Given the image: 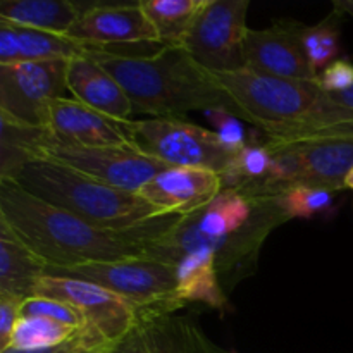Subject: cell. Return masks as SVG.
I'll return each instance as SVG.
<instances>
[{
  "instance_id": "44dd1931",
  "label": "cell",
  "mask_w": 353,
  "mask_h": 353,
  "mask_svg": "<svg viewBox=\"0 0 353 353\" xmlns=\"http://www.w3.org/2000/svg\"><path fill=\"white\" fill-rule=\"evenodd\" d=\"M174 269L178 299L183 303H203L216 310L228 305L214 250L207 247L193 248L174 262Z\"/></svg>"
},
{
  "instance_id": "1f68e13d",
  "label": "cell",
  "mask_w": 353,
  "mask_h": 353,
  "mask_svg": "<svg viewBox=\"0 0 353 353\" xmlns=\"http://www.w3.org/2000/svg\"><path fill=\"white\" fill-rule=\"evenodd\" d=\"M107 353H148L147 347L143 343V338H141L138 327L134 331H131L126 338H123L117 343L110 345Z\"/></svg>"
},
{
  "instance_id": "d4e9b609",
  "label": "cell",
  "mask_w": 353,
  "mask_h": 353,
  "mask_svg": "<svg viewBox=\"0 0 353 353\" xmlns=\"http://www.w3.org/2000/svg\"><path fill=\"white\" fill-rule=\"evenodd\" d=\"M340 17L341 14L334 10L326 19L305 26L303 31V50L317 74L333 64L340 52Z\"/></svg>"
},
{
  "instance_id": "2e32d148",
  "label": "cell",
  "mask_w": 353,
  "mask_h": 353,
  "mask_svg": "<svg viewBox=\"0 0 353 353\" xmlns=\"http://www.w3.org/2000/svg\"><path fill=\"white\" fill-rule=\"evenodd\" d=\"M103 48L83 43L68 34L31 30L0 19V64L38 61H71L100 54Z\"/></svg>"
},
{
  "instance_id": "83f0119b",
  "label": "cell",
  "mask_w": 353,
  "mask_h": 353,
  "mask_svg": "<svg viewBox=\"0 0 353 353\" xmlns=\"http://www.w3.org/2000/svg\"><path fill=\"white\" fill-rule=\"evenodd\" d=\"M205 117L214 124V133L221 138L224 147H228L233 152L243 150L248 145L247 133L241 124V119L234 116L233 112L226 109H212L207 110Z\"/></svg>"
},
{
  "instance_id": "ba28073f",
  "label": "cell",
  "mask_w": 353,
  "mask_h": 353,
  "mask_svg": "<svg viewBox=\"0 0 353 353\" xmlns=\"http://www.w3.org/2000/svg\"><path fill=\"white\" fill-rule=\"evenodd\" d=\"M34 155L61 162L105 185L133 193L169 168L134 147H88L55 137L48 130L41 134Z\"/></svg>"
},
{
  "instance_id": "cb8c5ba5",
  "label": "cell",
  "mask_w": 353,
  "mask_h": 353,
  "mask_svg": "<svg viewBox=\"0 0 353 353\" xmlns=\"http://www.w3.org/2000/svg\"><path fill=\"white\" fill-rule=\"evenodd\" d=\"M81 330H74V327L43 319V317L21 316L10 334L9 347L21 348V350L55 347L74 338Z\"/></svg>"
},
{
  "instance_id": "52a82bcc",
  "label": "cell",
  "mask_w": 353,
  "mask_h": 353,
  "mask_svg": "<svg viewBox=\"0 0 353 353\" xmlns=\"http://www.w3.org/2000/svg\"><path fill=\"white\" fill-rule=\"evenodd\" d=\"M47 276L95 283L126 300L138 312L152 309H183L178 299L174 265L150 257L93 262L76 268L48 265Z\"/></svg>"
},
{
  "instance_id": "4316f807",
  "label": "cell",
  "mask_w": 353,
  "mask_h": 353,
  "mask_svg": "<svg viewBox=\"0 0 353 353\" xmlns=\"http://www.w3.org/2000/svg\"><path fill=\"white\" fill-rule=\"evenodd\" d=\"M21 316L24 317H43V319L54 321V323L64 324V326L81 330L86 327L85 317L78 312L68 302L50 296H31L26 299L21 305Z\"/></svg>"
},
{
  "instance_id": "d6986e66",
  "label": "cell",
  "mask_w": 353,
  "mask_h": 353,
  "mask_svg": "<svg viewBox=\"0 0 353 353\" xmlns=\"http://www.w3.org/2000/svg\"><path fill=\"white\" fill-rule=\"evenodd\" d=\"M292 143L302 157L299 186H314L334 193L345 188V179L353 169V137L314 138Z\"/></svg>"
},
{
  "instance_id": "ac0fdd59",
  "label": "cell",
  "mask_w": 353,
  "mask_h": 353,
  "mask_svg": "<svg viewBox=\"0 0 353 353\" xmlns=\"http://www.w3.org/2000/svg\"><path fill=\"white\" fill-rule=\"evenodd\" d=\"M181 309H152L138 312V331L148 353H219L195 321Z\"/></svg>"
},
{
  "instance_id": "5bb4252c",
  "label": "cell",
  "mask_w": 353,
  "mask_h": 353,
  "mask_svg": "<svg viewBox=\"0 0 353 353\" xmlns=\"http://www.w3.org/2000/svg\"><path fill=\"white\" fill-rule=\"evenodd\" d=\"M224 190L216 172L192 168H168L138 192L159 210L171 216H190L209 205Z\"/></svg>"
},
{
  "instance_id": "836d02e7",
  "label": "cell",
  "mask_w": 353,
  "mask_h": 353,
  "mask_svg": "<svg viewBox=\"0 0 353 353\" xmlns=\"http://www.w3.org/2000/svg\"><path fill=\"white\" fill-rule=\"evenodd\" d=\"M109 347H103V348H85V350H79L76 353H107Z\"/></svg>"
},
{
  "instance_id": "ffe728a7",
  "label": "cell",
  "mask_w": 353,
  "mask_h": 353,
  "mask_svg": "<svg viewBox=\"0 0 353 353\" xmlns=\"http://www.w3.org/2000/svg\"><path fill=\"white\" fill-rule=\"evenodd\" d=\"M48 264L0 221V292L19 300L37 295Z\"/></svg>"
},
{
  "instance_id": "3957f363",
  "label": "cell",
  "mask_w": 353,
  "mask_h": 353,
  "mask_svg": "<svg viewBox=\"0 0 353 353\" xmlns=\"http://www.w3.org/2000/svg\"><path fill=\"white\" fill-rule=\"evenodd\" d=\"M92 57L116 78L138 112L154 117H179L190 110L233 112L212 74L183 47H162L148 55L100 52Z\"/></svg>"
},
{
  "instance_id": "7402d4cb",
  "label": "cell",
  "mask_w": 353,
  "mask_h": 353,
  "mask_svg": "<svg viewBox=\"0 0 353 353\" xmlns=\"http://www.w3.org/2000/svg\"><path fill=\"white\" fill-rule=\"evenodd\" d=\"M81 14V3L71 0H3L0 3V19L57 34H68Z\"/></svg>"
},
{
  "instance_id": "8992f818",
  "label": "cell",
  "mask_w": 353,
  "mask_h": 353,
  "mask_svg": "<svg viewBox=\"0 0 353 353\" xmlns=\"http://www.w3.org/2000/svg\"><path fill=\"white\" fill-rule=\"evenodd\" d=\"M137 150L169 168H192L224 176L240 152L224 147L214 131L183 117H150L124 123Z\"/></svg>"
},
{
  "instance_id": "7c38bea8",
  "label": "cell",
  "mask_w": 353,
  "mask_h": 353,
  "mask_svg": "<svg viewBox=\"0 0 353 353\" xmlns=\"http://www.w3.org/2000/svg\"><path fill=\"white\" fill-rule=\"evenodd\" d=\"M305 24L296 21H276L265 30H248L245 59L252 71L283 79L317 83L319 74L312 69L303 50Z\"/></svg>"
},
{
  "instance_id": "30bf717a",
  "label": "cell",
  "mask_w": 353,
  "mask_h": 353,
  "mask_svg": "<svg viewBox=\"0 0 353 353\" xmlns=\"http://www.w3.org/2000/svg\"><path fill=\"white\" fill-rule=\"evenodd\" d=\"M69 61L0 64V116L30 128L47 126L48 102L68 97Z\"/></svg>"
},
{
  "instance_id": "8fae6325",
  "label": "cell",
  "mask_w": 353,
  "mask_h": 353,
  "mask_svg": "<svg viewBox=\"0 0 353 353\" xmlns=\"http://www.w3.org/2000/svg\"><path fill=\"white\" fill-rule=\"evenodd\" d=\"M37 295L68 302L85 317L86 326L109 345L117 343L137 330V310L119 295L95 283L45 274Z\"/></svg>"
},
{
  "instance_id": "484cf974",
  "label": "cell",
  "mask_w": 353,
  "mask_h": 353,
  "mask_svg": "<svg viewBox=\"0 0 353 353\" xmlns=\"http://www.w3.org/2000/svg\"><path fill=\"white\" fill-rule=\"evenodd\" d=\"M334 192L314 186H293L278 196L279 205L288 219H312L333 207Z\"/></svg>"
},
{
  "instance_id": "7a4b0ae2",
  "label": "cell",
  "mask_w": 353,
  "mask_h": 353,
  "mask_svg": "<svg viewBox=\"0 0 353 353\" xmlns=\"http://www.w3.org/2000/svg\"><path fill=\"white\" fill-rule=\"evenodd\" d=\"M285 221L290 219L278 196H248L238 190H223L209 205L183 216L150 241L147 257L174 265L193 248H210L224 292H230L255 264L268 234Z\"/></svg>"
},
{
  "instance_id": "603a6c76",
  "label": "cell",
  "mask_w": 353,
  "mask_h": 353,
  "mask_svg": "<svg viewBox=\"0 0 353 353\" xmlns=\"http://www.w3.org/2000/svg\"><path fill=\"white\" fill-rule=\"evenodd\" d=\"M143 12L164 47H181L203 0H140Z\"/></svg>"
},
{
  "instance_id": "e575fe53",
  "label": "cell",
  "mask_w": 353,
  "mask_h": 353,
  "mask_svg": "<svg viewBox=\"0 0 353 353\" xmlns=\"http://www.w3.org/2000/svg\"><path fill=\"white\" fill-rule=\"evenodd\" d=\"M345 188H350L353 190V169L350 172H348L347 179H345Z\"/></svg>"
},
{
  "instance_id": "277c9868",
  "label": "cell",
  "mask_w": 353,
  "mask_h": 353,
  "mask_svg": "<svg viewBox=\"0 0 353 353\" xmlns=\"http://www.w3.org/2000/svg\"><path fill=\"white\" fill-rule=\"evenodd\" d=\"M6 178L38 200L105 230H130L165 216L138 193L114 188L47 157L30 159Z\"/></svg>"
},
{
  "instance_id": "9a60e30c",
  "label": "cell",
  "mask_w": 353,
  "mask_h": 353,
  "mask_svg": "<svg viewBox=\"0 0 353 353\" xmlns=\"http://www.w3.org/2000/svg\"><path fill=\"white\" fill-rule=\"evenodd\" d=\"M45 130L59 138L88 147H133L124 123L103 116L72 97L48 102Z\"/></svg>"
},
{
  "instance_id": "6da1fadb",
  "label": "cell",
  "mask_w": 353,
  "mask_h": 353,
  "mask_svg": "<svg viewBox=\"0 0 353 353\" xmlns=\"http://www.w3.org/2000/svg\"><path fill=\"white\" fill-rule=\"evenodd\" d=\"M183 216L155 217L130 230H105L38 200L9 178H0V221L54 268L147 257V247Z\"/></svg>"
},
{
  "instance_id": "5b68a950",
  "label": "cell",
  "mask_w": 353,
  "mask_h": 353,
  "mask_svg": "<svg viewBox=\"0 0 353 353\" xmlns=\"http://www.w3.org/2000/svg\"><path fill=\"white\" fill-rule=\"evenodd\" d=\"M210 74L231 102L234 116L254 124L261 133L299 121L323 92L317 83L276 78L248 68Z\"/></svg>"
},
{
  "instance_id": "9c48e42d",
  "label": "cell",
  "mask_w": 353,
  "mask_h": 353,
  "mask_svg": "<svg viewBox=\"0 0 353 353\" xmlns=\"http://www.w3.org/2000/svg\"><path fill=\"white\" fill-rule=\"evenodd\" d=\"M248 7V0H203L181 47L209 72L245 69Z\"/></svg>"
},
{
  "instance_id": "d6a6232c",
  "label": "cell",
  "mask_w": 353,
  "mask_h": 353,
  "mask_svg": "<svg viewBox=\"0 0 353 353\" xmlns=\"http://www.w3.org/2000/svg\"><path fill=\"white\" fill-rule=\"evenodd\" d=\"M334 10H338L340 14H348L353 19V0H336Z\"/></svg>"
},
{
  "instance_id": "e0dca14e",
  "label": "cell",
  "mask_w": 353,
  "mask_h": 353,
  "mask_svg": "<svg viewBox=\"0 0 353 353\" xmlns=\"http://www.w3.org/2000/svg\"><path fill=\"white\" fill-rule=\"evenodd\" d=\"M68 92L72 99L99 110L110 119L126 123L133 112V103L123 86L110 76L92 55L69 61L65 72Z\"/></svg>"
},
{
  "instance_id": "f546056e",
  "label": "cell",
  "mask_w": 353,
  "mask_h": 353,
  "mask_svg": "<svg viewBox=\"0 0 353 353\" xmlns=\"http://www.w3.org/2000/svg\"><path fill=\"white\" fill-rule=\"evenodd\" d=\"M317 85L324 93L345 92L353 85V64L340 59L319 72Z\"/></svg>"
},
{
  "instance_id": "4fadbf2b",
  "label": "cell",
  "mask_w": 353,
  "mask_h": 353,
  "mask_svg": "<svg viewBox=\"0 0 353 353\" xmlns=\"http://www.w3.org/2000/svg\"><path fill=\"white\" fill-rule=\"evenodd\" d=\"M81 17L68 33L74 40L103 50L124 45L159 43L141 2L81 3Z\"/></svg>"
},
{
  "instance_id": "4dcf8cb0",
  "label": "cell",
  "mask_w": 353,
  "mask_h": 353,
  "mask_svg": "<svg viewBox=\"0 0 353 353\" xmlns=\"http://www.w3.org/2000/svg\"><path fill=\"white\" fill-rule=\"evenodd\" d=\"M23 300L0 292V350L9 347L10 334L21 317Z\"/></svg>"
},
{
  "instance_id": "f1b7e54d",
  "label": "cell",
  "mask_w": 353,
  "mask_h": 353,
  "mask_svg": "<svg viewBox=\"0 0 353 353\" xmlns=\"http://www.w3.org/2000/svg\"><path fill=\"white\" fill-rule=\"evenodd\" d=\"M110 347L109 343H105L102 336L95 333V331L90 330L88 326L83 327L74 338H71L69 341L62 345H55V347L48 348H31V350H21V348H3L0 353H76L79 350H85V348H103Z\"/></svg>"
}]
</instances>
